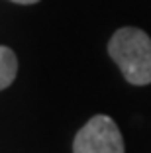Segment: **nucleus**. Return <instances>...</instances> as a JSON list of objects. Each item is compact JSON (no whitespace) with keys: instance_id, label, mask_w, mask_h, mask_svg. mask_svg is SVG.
Returning <instances> with one entry per match:
<instances>
[{"instance_id":"f03ea898","label":"nucleus","mask_w":151,"mask_h":153,"mask_svg":"<svg viewBox=\"0 0 151 153\" xmlns=\"http://www.w3.org/2000/svg\"><path fill=\"white\" fill-rule=\"evenodd\" d=\"M73 153H124V140L108 116H94L79 130L73 141Z\"/></svg>"},{"instance_id":"f257e3e1","label":"nucleus","mask_w":151,"mask_h":153,"mask_svg":"<svg viewBox=\"0 0 151 153\" xmlns=\"http://www.w3.org/2000/svg\"><path fill=\"white\" fill-rule=\"evenodd\" d=\"M108 53L132 85L151 82V37L138 27H122L112 36Z\"/></svg>"},{"instance_id":"20e7f679","label":"nucleus","mask_w":151,"mask_h":153,"mask_svg":"<svg viewBox=\"0 0 151 153\" xmlns=\"http://www.w3.org/2000/svg\"><path fill=\"white\" fill-rule=\"evenodd\" d=\"M12 2H18V4H36L39 0H12Z\"/></svg>"},{"instance_id":"7ed1b4c3","label":"nucleus","mask_w":151,"mask_h":153,"mask_svg":"<svg viewBox=\"0 0 151 153\" xmlns=\"http://www.w3.org/2000/svg\"><path fill=\"white\" fill-rule=\"evenodd\" d=\"M18 71V59L10 47L0 45V90L12 85Z\"/></svg>"}]
</instances>
